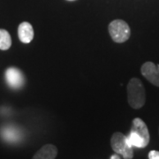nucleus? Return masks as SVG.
<instances>
[{
	"label": "nucleus",
	"instance_id": "nucleus-13",
	"mask_svg": "<svg viewBox=\"0 0 159 159\" xmlns=\"http://www.w3.org/2000/svg\"><path fill=\"white\" fill-rule=\"evenodd\" d=\"M67 1H75V0H67Z\"/></svg>",
	"mask_w": 159,
	"mask_h": 159
},
{
	"label": "nucleus",
	"instance_id": "nucleus-14",
	"mask_svg": "<svg viewBox=\"0 0 159 159\" xmlns=\"http://www.w3.org/2000/svg\"><path fill=\"white\" fill-rule=\"evenodd\" d=\"M157 67H158V69H159V66H157Z\"/></svg>",
	"mask_w": 159,
	"mask_h": 159
},
{
	"label": "nucleus",
	"instance_id": "nucleus-10",
	"mask_svg": "<svg viewBox=\"0 0 159 159\" xmlns=\"http://www.w3.org/2000/svg\"><path fill=\"white\" fill-rule=\"evenodd\" d=\"M11 45V38L10 34L6 29H0V50L6 51Z\"/></svg>",
	"mask_w": 159,
	"mask_h": 159
},
{
	"label": "nucleus",
	"instance_id": "nucleus-6",
	"mask_svg": "<svg viewBox=\"0 0 159 159\" xmlns=\"http://www.w3.org/2000/svg\"><path fill=\"white\" fill-rule=\"evenodd\" d=\"M142 74L153 85L159 87V69L153 62H146L142 66Z\"/></svg>",
	"mask_w": 159,
	"mask_h": 159
},
{
	"label": "nucleus",
	"instance_id": "nucleus-9",
	"mask_svg": "<svg viewBox=\"0 0 159 159\" xmlns=\"http://www.w3.org/2000/svg\"><path fill=\"white\" fill-rule=\"evenodd\" d=\"M1 134L3 139L8 142H16L21 137V134L20 130L12 125H8L4 127L1 131Z\"/></svg>",
	"mask_w": 159,
	"mask_h": 159
},
{
	"label": "nucleus",
	"instance_id": "nucleus-8",
	"mask_svg": "<svg viewBox=\"0 0 159 159\" xmlns=\"http://www.w3.org/2000/svg\"><path fill=\"white\" fill-rule=\"evenodd\" d=\"M57 155V148L53 144H46L34 154L33 159H55Z\"/></svg>",
	"mask_w": 159,
	"mask_h": 159
},
{
	"label": "nucleus",
	"instance_id": "nucleus-1",
	"mask_svg": "<svg viewBox=\"0 0 159 159\" xmlns=\"http://www.w3.org/2000/svg\"><path fill=\"white\" fill-rule=\"evenodd\" d=\"M126 137L132 147L141 148L147 147L150 139L147 125L140 118L133 120L130 134Z\"/></svg>",
	"mask_w": 159,
	"mask_h": 159
},
{
	"label": "nucleus",
	"instance_id": "nucleus-12",
	"mask_svg": "<svg viewBox=\"0 0 159 159\" xmlns=\"http://www.w3.org/2000/svg\"><path fill=\"white\" fill-rule=\"evenodd\" d=\"M111 159H119V157L117 156V155H114L111 157Z\"/></svg>",
	"mask_w": 159,
	"mask_h": 159
},
{
	"label": "nucleus",
	"instance_id": "nucleus-7",
	"mask_svg": "<svg viewBox=\"0 0 159 159\" xmlns=\"http://www.w3.org/2000/svg\"><path fill=\"white\" fill-rule=\"evenodd\" d=\"M19 39L23 43H29L34 39V29L29 22L24 21L20 23L18 28Z\"/></svg>",
	"mask_w": 159,
	"mask_h": 159
},
{
	"label": "nucleus",
	"instance_id": "nucleus-11",
	"mask_svg": "<svg viewBox=\"0 0 159 159\" xmlns=\"http://www.w3.org/2000/svg\"><path fill=\"white\" fill-rule=\"evenodd\" d=\"M148 159H159V151L151 150L148 153Z\"/></svg>",
	"mask_w": 159,
	"mask_h": 159
},
{
	"label": "nucleus",
	"instance_id": "nucleus-4",
	"mask_svg": "<svg viewBox=\"0 0 159 159\" xmlns=\"http://www.w3.org/2000/svg\"><path fill=\"white\" fill-rule=\"evenodd\" d=\"M109 33L115 43H122L129 39L131 29L125 21L115 20L109 24Z\"/></svg>",
	"mask_w": 159,
	"mask_h": 159
},
{
	"label": "nucleus",
	"instance_id": "nucleus-3",
	"mask_svg": "<svg viewBox=\"0 0 159 159\" xmlns=\"http://www.w3.org/2000/svg\"><path fill=\"white\" fill-rule=\"evenodd\" d=\"M111 145L114 151L121 155L124 159H132L134 157L133 147L128 142L127 137L122 133H114L111 139Z\"/></svg>",
	"mask_w": 159,
	"mask_h": 159
},
{
	"label": "nucleus",
	"instance_id": "nucleus-2",
	"mask_svg": "<svg viewBox=\"0 0 159 159\" xmlns=\"http://www.w3.org/2000/svg\"><path fill=\"white\" fill-rule=\"evenodd\" d=\"M127 100L132 108L140 109L146 102V92L142 82L137 78H132L127 84Z\"/></svg>",
	"mask_w": 159,
	"mask_h": 159
},
{
	"label": "nucleus",
	"instance_id": "nucleus-5",
	"mask_svg": "<svg viewBox=\"0 0 159 159\" xmlns=\"http://www.w3.org/2000/svg\"><path fill=\"white\" fill-rule=\"evenodd\" d=\"M6 80L10 88L18 89L22 88L25 83V77L22 72L16 67H9L6 69L5 74Z\"/></svg>",
	"mask_w": 159,
	"mask_h": 159
}]
</instances>
